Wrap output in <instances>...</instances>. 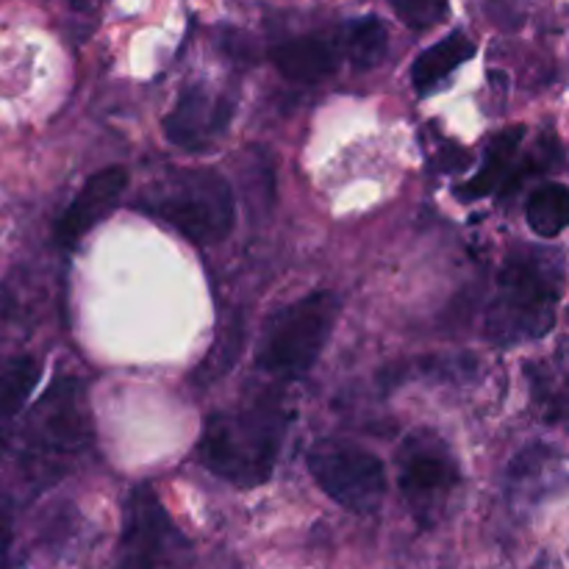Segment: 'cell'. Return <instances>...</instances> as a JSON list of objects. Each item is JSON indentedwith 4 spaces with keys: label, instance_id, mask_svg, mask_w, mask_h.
<instances>
[{
    "label": "cell",
    "instance_id": "1",
    "mask_svg": "<svg viewBox=\"0 0 569 569\" xmlns=\"http://www.w3.org/2000/svg\"><path fill=\"white\" fill-rule=\"evenodd\" d=\"M289 428V411L278 395L228 406L206 420L198 459L211 476L239 489L261 487L272 478Z\"/></svg>",
    "mask_w": 569,
    "mask_h": 569
},
{
    "label": "cell",
    "instance_id": "2",
    "mask_svg": "<svg viewBox=\"0 0 569 569\" xmlns=\"http://www.w3.org/2000/svg\"><path fill=\"white\" fill-rule=\"evenodd\" d=\"M561 300V270L539 250L509 256L500 270L498 292L487 311V337L500 348L537 342L556 326Z\"/></svg>",
    "mask_w": 569,
    "mask_h": 569
},
{
    "label": "cell",
    "instance_id": "3",
    "mask_svg": "<svg viewBox=\"0 0 569 569\" xmlns=\"http://www.w3.org/2000/svg\"><path fill=\"white\" fill-rule=\"evenodd\" d=\"M139 209L192 244H217L233 231L237 200L217 170H164L139 194Z\"/></svg>",
    "mask_w": 569,
    "mask_h": 569
},
{
    "label": "cell",
    "instance_id": "4",
    "mask_svg": "<svg viewBox=\"0 0 569 569\" xmlns=\"http://www.w3.org/2000/svg\"><path fill=\"white\" fill-rule=\"evenodd\" d=\"M339 309H342L339 298L326 289L278 309L264 328L256 367L283 381L303 378L326 350Z\"/></svg>",
    "mask_w": 569,
    "mask_h": 569
},
{
    "label": "cell",
    "instance_id": "5",
    "mask_svg": "<svg viewBox=\"0 0 569 569\" xmlns=\"http://www.w3.org/2000/svg\"><path fill=\"white\" fill-rule=\"evenodd\" d=\"M317 487L353 515H372L387 498V470L370 450L342 439H320L306 456Z\"/></svg>",
    "mask_w": 569,
    "mask_h": 569
},
{
    "label": "cell",
    "instance_id": "6",
    "mask_svg": "<svg viewBox=\"0 0 569 569\" xmlns=\"http://www.w3.org/2000/svg\"><path fill=\"white\" fill-rule=\"evenodd\" d=\"M459 481V461L442 437L415 431L403 439L398 453V489L422 528L445 515Z\"/></svg>",
    "mask_w": 569,
    "mask_h": 569
},
{
    "label": "cell",
    "instance_id": "7",
    "mask_svg": "<svg viewBox=\"0 0 569 569\" xmlns=\"http://www.w3.org/2000/svg\"><path fill=\"white\" fill-rule=\"evenodd\" d=\"M189 542L161 506L150 483H139L126 500L114 569H187Z\"/></svg>",
    "mask_w": 569,
    "mask_h": 569
},
{
    "label": "cell",
    "instance_id": "8",
    "mask_svg": "<svg viewBox=\"0 0 569 569\" xmlns=\"http://www.w3.org/2000/svg\"><path fill=\"white\" fill-rule=\"evenodd\" d=\"M237 111V100L228 92H217L209 83L194 81L183 87L176 106L164 117V137L176 148L203 153L220 142Z\"/></svg>",
    "mask_w": 569,
    "mask_h": 569
},
{
    "label": "cell",
    "instance_id": "9",
    "mask_svg": "<svg viewBox=\"0 0 569 569\" xmlns=\"http://www.w3.org/2000/svg\"><path fill=\"white\" fill-rule=\"evenodd\" d=\"M33 437L28 439L33 450H48L53 456L76 453L87 445V415L81 409V395L76 381L56 383L48 398L33 409Z\"/></svg>",
    "mask_w": 569,
    "mask_h": 569
},
{
    "label": "cell",
    "instance_id": "10",
    "mask_svg": "<svg viewBox=\"0 0 569 569\" xmlns=\"http://www.w3.org/2000/svg\"><path fill=\"white\" fill-rule=\"evenodd\" d=\"M126 167H106V170L89 176L83 187L78 189L76 198H72V203L64 209V214L56 222V242L64 244V248L81 242L100 220H106L114 211V206L126 194Z\"/></svg>",
    "mask_w": 569,
    "mask_h": 569
},
{
    "label": "cell",
    "instance_id": "11",
    "mask_svg": "<svg viewBox=\"0 0 569 569\" xmlns=\"http://www.w3.org/2000/svg\"><path fill=\"white\" fill-rule=\"evenodd\" d=\"M342 44L328 37H295L270 50V61L287 81L317 83L337 72Z\"/></svg>",
    "mask_w": 569,
    "mask_h": 569
},
{
    "label": "cell",
    "instance_id": "12",
    "mask_svg": "<svg viewBox=\"0 0 569 569\" xmlns=\"http://www.w3.org/2000/svg\"><path fill=\"white\" fill-rule=\"evenodd\" d=\"M472 56H476V42L465 31H450L448 37L417 56L415 64H411V87L417 94L433 92L445 78L453 76Z\"/></svg>",
    "mask_w": 569,
    "mask_h": 569
},
{
    "label": "cell",
    "instance_id": "13",
    "mask_svg": "<svg viewBox=\"0 0 569 569\" xmlns=\"http://www.w3.org/2000/svg\"><path fill=\"white\" fill-rule=\"evenodd\" d=\"M522 137H526V131H522L520 126L498 133V137H495V142L489 144L487 161H483L481 172H478L472 181H467L465 187L456 189V198H461V200L489 198V194H492L495 189L503 183V178L511 172V164H515Z\"/></svg>",
    "mask_w": 569,
    "mask_h": 569
},
{
    "label": "cell",
    "instance_id": "14",
    "mask_svg": "<svg viewBox=\"0 0 569 569\" xmlns=\"http://www.w3.org/2000/svg\"><path fill=\"white\" fill-rule=\"evenodd\" d=\"M342 50L353 67L359 70H370V67H378L383 61L389 50V28L381 17L365 14L356 17V20L345 22L342 26Z\"/></svg>",
    "mask_w": 569,
    "mask_h": 569
},
{
    "label": "cell",
    "instance_id": "15",
    "mask_svg": "<svg viewBox=\"0 0 569 569\" xmlns=\"http://www.w3.org/2000/svg\"><path fill=\"white\" fill-rule=\"evenodd\" d=\"M567 200H569L567 187L559 181H548L542 183V187L533 189V192L528 194V203H526L528 228H531L539 239L561 237L569 220Z\"/></svg>",
    "mask_w": 569,
    "mask_h": 569
},
{
    "label": "cell",
    "instance_id": "16",
    "mask_svg": "<svg viewBox=\"0 0 569 569\" xmlns=\"http://www.w3.org/2000/svg\"><path fill=\"white\" fill-rule=\"evenodd\" d=\"M42 376V365L33 356H17L0 367V420L14 417L31 398Z\"/></svg>",
    "mask_w": 569,
    "mask_h": 569
},
{
    "label": "cell",
    "instance_id": "17",
    "mask_svg": "<svg viewBox=\"0 0 569 569\" xmlns=\"http://www.w3.org/2000/svg\"><path fill=\"white\" fill-rule=\"evenodd\" d=\"M389 6L411 31H428L439 26L450 11V0H389Z\"/></svg>",
    "mask_w": 569,
    "mask_h": 569
},
{
    "label": "cell",
    "instance_id": "18",
    "mask_svg": "<svg viewBox=\"0 0 569 569\" xmlns=\"http://www.w3.org/2000/svg\"><path fill=\"white\" fill-rule=\"evenodd\" d=\"M11 553H14V515L9 500L0 495V569H11Z\"/></svg>",
    "mask_w": 569,
    "mask_h": 569
},
{
    "label": "cell",
    "instance_id": "19",
    "mask_svg": "<svg viewBox=\"0 0 569 569\" xmlns=\"http://www.w3.org/2000/svg\"><path fill=\"white\" fill-rule=\"evenodd\" d=\"M6 442H9V439H6V431H0V456H3V450H6Z\"/></svg>",
    "mask_w": 569,
    "mask_h": 569
}]
</instances>
